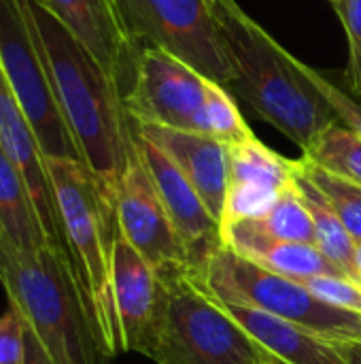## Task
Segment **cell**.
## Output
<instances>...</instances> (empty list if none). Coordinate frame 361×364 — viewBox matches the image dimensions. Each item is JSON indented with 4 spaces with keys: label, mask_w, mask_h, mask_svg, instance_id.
<instances>
[{
    "label": "cell",
    "mask_w": 361,
    "mask_h": 364,
    "mask_svg": "<svg viewBox=\"0 0 361 364\" xmlns=\"http://www.w3.org/2000/svg\"><path fill=\"white\" fill-rule=\"evenodd\" d=\"M34 17L62 115L83 162L115 207L121 175L134 154V128L123 90L102 62L36 2Z\"/></svg>",
    "instance_id": "6da1fadb"
},
{
    "label": "cell",
    "mask_w": 361,
    "mask_h": 364,
    "mask_svg": "<svg viewBox=\"0 0 361 364\" xmlns=\"http://www.w3.org/2000/svg\"><path fill=\"white\" fill-rule=\"evenodd\" d=\"M206 4L236 73L232 90L262 119L309 151L317 136L338 122L330 102L302 75L296 55L236 0H206Z\"/></svg>",
    "instance_id": "7a4b0ae2"
},
{
    "label": "cell",
    "mask_w": 361,
    "mask_h": 364,
    "mask_svg": "<svg viewBox=\"0 0 361 364\" xmlns=\"http://www.w3.org/2000/svg\"><path fill=\"white\" fill-rule=\"evenodd\" d=\"M0 284L23 326L53 364H111L87 316L74 269L66 254L43 247L17 254L0 247Z\"/></svg>",
    "instance_id": "3957f363"
},
{
    "label": "cell",
    "mask_w": 361,
    "mask_h": 364,
    "mask_svg": "<svg viewBox=\"0 0 361 364\" xmlns=\"http://www.w3.org/2000/svg\"><path fill=\"white\" fill-rule=\"evenodd\" d=\"M45 162L87 316L104 350L115 356L121 352L111 279L113 241L119 232L115 207L85 162L47 156Z\"/></svg>",
    "instance_id": "277c9868"
},
{
    "label": "cell",
    "mask_w": 361,
    "mask_h": 364,
    "mask_svg": "<svg viewBox=\"0 0 361 364\" xmlns=\"http://www.w3.org/2000/svg\"><path fill=\"white\" fill-rule=\"evenodd\" d=\"M164 307L147 358L157 364H268L274 358L196 273L160 277Z\"/></svg>",
    "instance_id": "5b68a950"
},
{
    "label": "cell",
    "mask_w": 361,
    "mask_h": 364,
    "mask_svg": "<svg viewBox=\"0 0 361 364\" xmlns=\"http://www.w3.org/2000/svg\"><path fill=\"white\" fill-rule=\"evenodd\" d=\"M200 279L219 301L262 309L330 341L361 339L360 314L332 307L302 282L272 273L223 245L209 258Z\"/></svg>",
    "instance_id": "8992f818"
},
{
    "label": "cell",
    "mask_w": 361,
    "mask_h": 364,
    "mask_svg": "<svg viewBox=\"0 0 361 364\" xmlns=\"http://www.w3.org/2000/svg\"><path fill=\"white\" fill-rule=\"evenodd\" d=\"M0 66L32 124L43 154L83 162L51 85L34 0H0Z\"/></svg>",
    "instance_id": "52a82bcc"
},
{
    "label": "cell",
    "mask_w": 361,
    "mask_h": 364,
    "mask_svg": "<svg viewBox=\"0 0 361 364\" xmlns=\"http://www.w3.org/2000/svg\"><path fill=\"white\" fill-rule=\"evenodd\" d=\"M138 47L162 49L223 87L236 81L206 0H117Z\"/></svg>",
    "instance_id": "ba28073f"
},
{
    "label": "cell",
    "mask_w": 361,
    "mask_h": 364,
    "mask_svg": "<svg viewBox=\"0 0 361 364\" xmlns=\"http://www.w3.org/2000/svg\"><path fill=\"white\" fill-rule=\"evenodd\" d=\"M217 85L183 60L143 47L123 100L132 122L206 134V111Z\"/></svg>",
    "instance_id": "9c48e42d"
},
{
    "label": "cell",
    "mask_w": 361,
    "mask_h": 364,
    "mask_svg": "<svg viewBox=\"0 0 361 364\" xmlns=\"http://www.w3.org/2000/svg\"><path fill=\"white\" fill-rule=\"evenodd\" d=\"M115 211L119 232L160 277L194 273L187 247L160 198L136 143L117 188Z\"/></svg>",
    "instance_id": "30bf717a"
},
{
    "label": "cell",
    "mask_w": 361,
    "mask_h": 364,
    "mask_svg": "<svg viewBox=\"0 0 361 364\" xmlns=\"http://www.w3.org/2000/svg\"><path fill=\"white\" fill-rule=\"evenodd\" d=\"M113 299L121 352L149 354L164 307V284L155 269L117 232L111 258Z\"/></svg>",
    "instance_id": "8fae6325"
},
{
    "label": "cell",
    "mask_w": 361,
    "mask_h": 364,
    "mask_svg": "<svg viewBox=\"0 0 361 364\" xmlns=\"http://www.w3.org/2000/svg\"><path fill=\"white\" fill-rule=\"evenodd\" d=\"M51 13L119 81L123 96L132 85L140 47L130 34L117 0H34Z\"/></svg>",
    "instance_id": "7c38bea8"
},
{
    "label": "cell",
    "mask_w": 361,
    "mask_h": 364,
    "mask_svg": "<svg viewBox=\"0 0 361 364\" xmlns=\"http://www.w3.org/2000/svg\"><path fill=\"white\" fill-rule=\"evenodd\" d=\"M134 128V126H132ZM136 149L160 192V198L183 239L194 273L202 277L209 258L221 247V226L177 164L153 143L134 132Z\"/></svg>",
    "instance_id": "4fadbf2b"
},
{
    "label": "cell",
    "mask_w": 361,
    "mask_h": 364,
    "mask_svg": "<svg viewBox=\"0 0 361 364\" xmlns=\"http://www.w3.org/2000/svg\"><path fill=\"white\" fill-rule=\"evenodd\" d=\"M0 147L17 166L19 175L23 177L28 186V192L36 207L47 243L53 250H60L62 254H66L70 260L62 218L57 211L51 177L47 171V162H45V154L38 145L32 124L28 122L26 111L13 85L9 83L2 66H0Z\"/></svg>",
    "instance_id": "5bb4252c"
},
{
    "label": "cell",
    "mask_w": 361,
    "mask_h": 364,
    "mask_svg": "<svg viewBox=\"0 0 361 364\" xmlns=\"http://www.w3.org/2000/svg\"><path fill=\"white\" fill-rule=\"evenodd\" d=\"M134 132L160 147L196 188L209 211L221 222L230 188V145L191 130L132 122ZM221 226V224H219Z\"/></svg>",
    "instance_id": "9a60e30c"
},
{
    "label": "cell",
    "mask_w": 361,
    "mask_h": 364,
    "mask_svg": "<svg viewBox=\"0 0 361 364\" xmlns=\"http://www.w3.org/2000/svg\"><path fill=\"white\" fill-rule=\"evenodd\" d=\"M221 245L272 273L285 275L296 282H306L311 277L321 275L349 277L328 256H323L317 245L274 239L266 235L260 226H255L251 220L223 226Z\"/></svg>",
    "instance_id": "2e32d148"
},
{
    "label": "cell",
    "mask_w": 361,
    "mask_h": 364,
    "mask_svg": "<svg viewBox=\"0 0 361 364\" xmlns=\"http://www.w3.org/2000/svg\"><path fill=\"white\" fill-rule=\"evenodd\" d=\"M223 309L281 364H347L336 341L319 337L298 324L281 320L262 309L226 303Z\"/></svg>",
    "instance_id": "e0dca14e"
},
{
    "label": "cell",
    "mask_w": 361,
    "mask_h": 364,
    "mask_svg": "<svg viewBox=\"0 0 361 364\" xmlns=\"http://www.w3.org/2000/svg\"><path fill=\"white\" fill-rule=\"evenodd\" d=\"M0 235L17 254H34L47 247L36 207L17 166L0 147ZM51 247V245H49Z\"/></svg>",
    "instance_id": "ac0fdd59"
},
{
    "label": "cell",
    "mask_w": 361,
    "mask_h": 364,
    "mask_svg": "<svg viewBox=\"0 0 361 364\" xmlns=\"http://www.w3.org/2000/svg\"><path fill=\"white\" fill-rule=\"evenodd\" d=\"M294 179L296 188L315 222V232H317V247L321 250L323 256H328L336 267H340L351 279L361 284L355 267V239L343 224V220L336 215L332 205L326 200V196L317 190V186L300 171L298 160H294Z\"/></svg>",
    "instance_id": "d6986e66"
},
{
    "label": "cell",
    "mask_w": 361,
    "mask_h": 364,
    "mask_svg": "<svg viewBox=\"0 0 361 364\" xmlns=\"http://www.w3.org/2000/svg\"><path fill=\"white\" fill-rule=\"evenodd\" d=\"M313 164L361 186V139L343 122L330 124L304 151Z\"/></svg>",
    "instance_id": "ffe728a7"
},
{
    "label": "cell",
    "mask_w": 361,
    "mask_h": 364,
    "mask_svg": "<svg viewBox=\"0 0 361 364\" xmlns=\"http://www.w3.org/2000/svg\"><path fill=\"white\" fill-rule=\"evenodd\" d=\"M298 166L326 196V200L332 205L336 215L343 220V224L355 239V243H361V186L313 164L304 156L298 160Z\"/></svg>",
    "instance_id": "44dd1931"
},
{
    "label": "cell",
    "mask_w": 361,
    "mask_h": 364,
    "mask_svg": "<svg viewBox=\"0 0 361 364\" xmlns=\"http://www.w3.org/2000/svg\"><path fill=\"white\" fill-rule=\"evenodd\" d=\"M251 222L274 239L317 245L315 222L296 188V179H294V186L281 196V200L272 207V211L266 218L251 220Z\"/></svg>",
    "instance_id": "7402d4cb"
},
{
    "label": "cell",
    "mask_w": 361,
    "mask_h": 364,
    "mask_svg": "<svg viewBox=\"0 0 361 364\" xmlns=\"http://www.w3.org/2000/svg\"><path fill=\"white\" fill-rule=\"evenodd\" d=\"M334 6L349 41V62L345 70L347 94L361 102V0H338Z\"/></svg>",
    "instance_id": "603a6c76"
},
{
    "label": "cell",
    "mask_w": 361,
    "mask_h": 364,
    "mask_svg": "<svg viewBox=\"0 0 361 364\" xmlns=\"http://www.w3.org/2000/svg\"><path fill=\"white\" fill-rule=\"evenodd\" d=\"M296 64L302 70V75L317 87V92L330 102V107L334 109L338 122H343L347 128H351L361 139V102H357L351 94L343 92L334 81L323 77L319 70H315L313 66L304 64L302 60L296 58Z\"/></svg>",
    "instance_id": "cb8c5ba5"
},
{
    "label": "cell",
    "mask_w": 361,
    "mask_h": 364,
    "mask_svg": "<svg viewBox=\"0 0 361 364\" xmlns=\"http://www.w3.org/2000/svg\"><path fill=\"white\" fill-rule=\"evenodd\" d=\"M302 284L323 303L361 316V284L353 282L351 277L321 275V277H311Z\"/></svg>",
    "instance_id": "d4e9b609"
},
{
    "label": "cell",
    "mask_w": 361,
    "mask_h": 364,
    "mask_svg": "<svg viewBox=\"0 0 361 364\" xmlns=\"http://www.w3.org/2000/svg\"><path fill=\"white\" fill-rule=\"evenodd\" d=\"M23 363V322L19 314L9 307L0 316V364Z\"/></svg>",
    "instance_id": "484cf974"
},
{
    "label": "cell",
    "mask_w": 361,
    "mask_h": 364,
    "mask_svg": "<svg viewBox=\"0 0 361 364\" xmlns=\"http://www.w3.org/2000/svg\"><path fill=\"white\" fill-rule=\"evenodd\" d=\"M21 364H53L47 352L40 348L38 339L23 326V363Z\"/></svg>",
    "instance_id": "4316f807"
},
{
    "label": "cell",
    "mask_w": 361,
    "mask_h": 364,
    "mask_svg": "<svg viewBox=\"0 0 361 364\" xmlns=\"http://www.w3.org/2000/svg\"><path fill=\"white\" fill-rule=\"evenodd\" d=\"M347 364H361V339L360 341H336Z\"/></svg>",
    "instance_id": "83f0119b"
},
{
    "label": "cell",
    "mask_w": 361,
    "mask_h": 364,
    "mask_svg": "<svg viewBox=\"0 0 361 364\" xmlns=\"http://www.w3.org/2000/svg\"><path fill=\"white\" fill-rule=\"evenodd\" d=\"M355 267H357V275L361 279V243H357V247H355Z\"/></svg>",
    "instance_id": "f1b7e54d"
},
{
    "label": "cell",
    "mask_w": 361,
    "mask_h": 364,
    "mask_svg": "<svg viewBox=\"0 0 361 364\" xmlns=\"http://www.w3.org/2000/svg\"><path fill=\"white\" fill-rule=\"evenodd\" d=\"M2 245H6V243H4V239H2V235H0V247H2Z\"/></svg>",
    "instance_id": "f546056e"
},
{
    "label": "cell",
    "mask_w": 361,
    "mask_h": 364,
    "mask_svg": "<svg viewBox=\"0 0 361 364\" xmlns=\"http://www.w3.org/2000/svg\"><path fill=\"white\" fill-rule=\"evenodd\" d=\"M330 2H332V4H334V2H338V0H330Z\"/></svg>",
    "instance_id": "4dcf8cb0"
},
{
    "label": "cell",
    "mask_w": 361,
    "mask_h": 364,
    "mask_svg": "<svg viewBox=\"0 0 361 364\" xmlns=\"http://www.w3.org/2000/svg\"><path fill=\"white\" fill-rule=\"evenodd\" d=\"M268 364H281V363H277V360H274V363H268Z\"/></svg>",
    "instance_id": "1f68e13d"
}]
</instances>
